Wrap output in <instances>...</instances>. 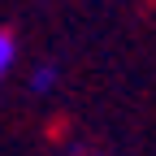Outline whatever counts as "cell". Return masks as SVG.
<instances>
[{"label":"cell","instance_id":"6da1fadb","mask_svg":"<svg viewBox=\"0 0 156 156\" xmlns=\"http://www.w3.org/2000/svg\"><path fill=\"white\" fill-rule=\"evenodd\" d=\"M56 83H61V69H56L52 61H44V65H35V69H30V91H35V95L56 91Z\"/></svg>","mask_w":156,"mask_h":156},{"label":"cell","instance_id":"7a4b0ae2","mask_svg":"<svg viewBox=\"0 0 156 156\" xmlns=\"http://www.w3.org/2000/svg\"><path fill=\"white\" fill-rule=\"evenodd\" d=\"M13 61H17V44H13L9 30H0V83H5V74L13 69Z\"/></svg>","mask_w":156,"mask_h":156}]
</instances>
